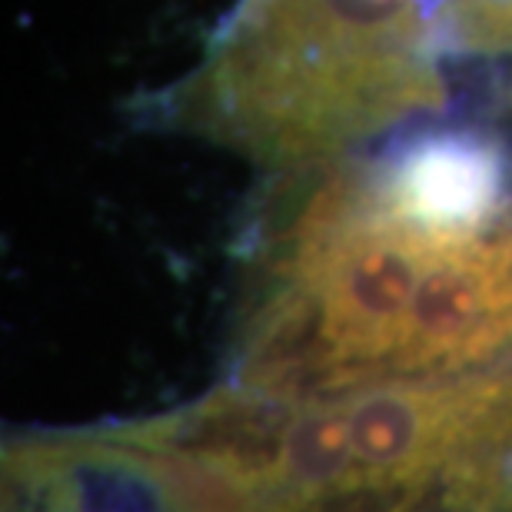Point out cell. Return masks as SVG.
<instances>
[{"label": "cell", "instance_id": "cell-1", "mask_svg": "<svg viewBox=\"0 0 512 512\" xmlns=\"http://www.w3.org/2000/svg\"><path fill=\"white\" fill-rule=\"evenodd\" d=\"M512 363V213L449 223L336 167L270 240L230 383L320 396Z\"/></svg>", "mask_w": 512, "mask_h": 512}, {"label": "cell", "instance_id": "cell-2", "mask_svg": "<svg viewBox=\"0 0 512 512\" xmlns=\"http://www.w3.org/2000/svg\"><path fill=\"white\" fill-rule=\"evenodd\" d=\"M147 426L203 512H512V363L320 396L227 380Z\"/></svg>", "mask_w": 512, "mask_h": 512}, {"label": "cell", "instance_id": "cell-3", "mask_svg": "<svg viewBox=\"0 0 512 512\" xmlns=\"http://www.w3.org/2000/svg\"><path fill=\"white\" fill-rule=\"evenodd\" d=\"M439 0H240L177 90L197 130L273 167L326 163L443 107Z\"/></svg>", "mask_w": 512, "mask_h": 512}, {"label": "cell", "instance_id": "cell-4", "mask_svg": "<svg viewBox=\"0 0 512 512\" xmlns=\"http://www.w3.org/2000/svg\"><path fill=\"white\" fill-rule=\"evenodd\" d=\"M4 512H203L143 423L37 429L4 443Z\"/></svg>", "mask_w": 512, "mask_h": 512}, {"label": "cell", "instance_id": "cell-5", "mask_svg": "<svg viewBox=\"0 0 512 512\" xmlns=\"http://www.w3.org/2000/svg\"><path fill=\"white\" fill-rule=\"evenodd\" d=\"M439 37L453 50L512 54V0H443Z\"/></svg>", "mask_w": 512, "mask_h": 512}]
</instances>
